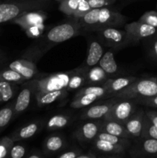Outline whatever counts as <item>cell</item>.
Masks as SVG:
<instances>
[{"label":"cell","mask_w":157,"mask_h":158,"mask_svg":"<svg viewBox=\"0 0 157 158\" xmlns=\"http://www.w3.org/2000/svg\"><path fill=\"white\" fill-rule=\"evenodd\" d=\"M76 158H97V157H95V154H92V153H87V154H81Z\"/></svg>","instance_id":"obj_43"},{"label":"cell","mask_w":157,"mask_h":158,"mask_svg":"<svg viewBox=\"0 0 157 158\" xmlns=\"http://www.w3.org/2000/svg\"><path fill=\"white\" fill-rule=\"evenodd\" d=\"M124 29L128 32L132 40V44L137 43L140 40L150 38L157 33V28L151 26L140 21L126 23Z\"/></svg>","instance_id":"obj_10"},{"label":"cell","mask_w":157,"mask_h":158,"mask_svg":"<svg viewBox=\"0 0 157 158\" xmlns=\"http://www.w3.org/2000/svg\"><path fill=\"white\" fill-rule=\"evenodd\" d=\"M81 27L76 17H70L67 21L54 26L49 29L43 38L45 53L55 45L77 36L81 34Z\"/></svg>","instance_id":"obj_3"},{"label":"cell","mask_w":157,"mask_h":158,"mask_svg":"<svg viewBox=\"0 0 157 158\" xmlns=\"http://www.w3.org/2000/svg\"><path fill=\"white\" fill-rule=\"evenodd\" d=\"M109 77L99 65L92 66L88 70L86 86H102Z\"/></svg>","instance_id":"obj_21"},{"label":"cell","mask_w":157,"mask_h":158,"mask_svg":"<svg viewBox=\"0 0 157 158\" xmlns=\"http://www.w3.org/2000/svg\"><path fill=\"white\" fill-rule=\"evenodd\" d=\"M82 154V151L78 149L71 150V151H66L59 156L58 158H76L78 155Z\"/></svg>","instance_id":"obj_40"},{"label":"cell","mask_w":157,"mask_h":158,"mask_svg":"<svg viewBox=\"0 0 157 158\" xmlns=\"http://www.w3.org/2000/svg\"><path fill=\"white\" fill-rule=\"evenodd\" d=\"M0 102H1V100H0Z\"/></svg>","instance_id":"obj_49"},{"label":"cell","mask_w":157,"mask_h":158,"mask_svg":"<svg viewBox=\"0 0 157 158\" xmlns=\"http://www.w3.org/2000/svg\"><path fill=\"white\" fill-rule=\"evenodd\" d=\"M107 158H117V157H107Z\"/></svg>","instance_id":"obj_47"},{"label":"cell","mask_w":157,"mask_h":158,"mask_svg":"<svg viewBox=\"0 0 157 158\" xmlns=\"http://www.w3.org/2000/svg\"><path fill=\"white\" fill-rule=\"evenodd\" d=\"M103 119L89 120L82 123L74 133V136L78 140L82 142L93 141L100 131Z\"/></svg>","instance_id":"obj_12"},{"label":"cell","mask_w":157,"mask_h":158,"mask_svg":"<svg viewBox=\"0 0 157 158\" xmlns=\"http://www.w3.org/2000/svg\"><path fill=\"white\" fill-rule=\"evenodd\" d=\"M70 117L67 114H55L48 119L46 123V127L48 131L63 129L70 123Z\"/></svg>","instance_id":"obj_26"},{"label":"cell","mask_w":157,"mask_h":158,"mask_svg":"<svg viewBox=\"0 0 157 158\" xmlns=\"http://www.w3.org/2000/svg\"><path fill=\"white\" fill-rule=\"evenodd\" d=\"M85 94H95L99 96L103 99H106V89L103 85L102 86H86L81 89H78L75 94V97H79V96L85 95Z\"/></svg>","instance_id":"obj_29"},{"label":"cell","mask_w":157,"mask_h":158,"mask_svg":"<svg viewBox=\"0 0 157 158\" xmlns=\"http://www.w3.org/2000/svg\"><path fill=\"white\" fill-rule=\"evenodd\" d=\"M155 95H157V83L155 78H138L123 90L113 94L112 97L119 100H127L152 97Z\"/></svg>","instance_id":"obj_5"},{"label":"cell","mask_w":157,"mask_h":158,"mask_svg":"<svg viewBox=\"0 0 157 158\" xmlns=\"http://www.w3.org/2000/svg\"><path fill=\"white\" fill-rule=\"evenodd\" d=\"M87 72L88 69L83 67V66H81L80 67H77L75 73L70 78L66 90L68 92H72V91L78 90V89L86 86Z\"/></svg>","instance_id":"obj_23"},{"label":"cell","mask_w":157,"mask_h":158,"mask_svg":"<svg viewBox=\"0 0 157 158\" xmlns=\"http://www.w3.org/2000/svg\"><path fill=\"white\" fill-rule=\"evenodd\" d=\"M52 0H6L0 3V23L11 22L26 12L45 10Z\"/></svg>","instance_id":"obj_2"},{"label":"cell","mask_w":157,"mask_h":158,"mask_svg":"<svg viewBox=\"0 0 157 158\" xmlns=\"http://www.w3.org/2000/svg\"><path fill=\"white\" fill-rule=\"evenodd\" d=\"M40 126L41 124L38 121H33L26 123V125L21 127L19 129L16 130L15 132L12 133V135L10 136L11 139L14 142H16L31 138L37 134L38 130L40 129Z\"/></svg>","instance_id":"obj_19"},{"label":"cell","mask_w":157,"mask_h":158,"mask_svg":"<svg viewBox=\"0 0 157 158\" xmlns=\"http://www.w3.org/2000/svg\"><path fill=\"white\" fill-rule=\"evenodd\" d=\"M100 43L113 49H121L131 44L132 40L125 29L117 27H107L97 32Z\"/></svg>","instance_id":"obj_7"},{"label":"cell","mask_w":157,"mask_h":158,"mask_svg":"<svg viewBox=\"0 0 157 158\" xmlns=\"http://www.w3.org/2000/svg\"><path fill=\"white\" fill-rule=\"evenodd\" d=\"M58 9L69 17L76 18L83 16L91 10L87 0H63L59 3Z\"/></svg>","instance_id":"obj_13"},{"label":"cell","mask_w":157,"mask_h":158,"mask_svg":"<svg viewBox=\"0 0 157 158\" xmlns=\"http://www.w3.org/2000/svg\"><path fill=\"white\" fill-rule=\"evenodd\" d=\"M48 15L45 10H32L22 14L11 23L22 28L26 35L32 39H38L45 31V21Z\"/></svg>","instance_id":"obj_4"},{"label":"cell","mask_w":157,"mask_h":158,"mask_svg":"<svg viewBox=\"0 0 157 158\" xmlns=\"http://www.w3.org/2000/svg\"><path fill=\"white\" fill-rule=\"evenodd\" d=\"M139 154L149 157H157V140L152 138H139L136 146Z\"/></svg>","instance_id":"obj_24"},{"label":"cell","mask_w":157,"mask_h":158,"mask_svg":"<svg viewBox=\"0 0 157 158\" xmlns=\"http://www.w3.org/2000/svg\"><path fill=\"white\" fill-rule=\"evenodd\" d=\"M145 114L149 119L152 124L157 127V112L154 110L145 111Z\"/></svg>","instance_id":"obj_42"},{"label":"cell","mask_w":157,"mask_h":158,"mask_svg":"<svg viewBox=\"0 0 157 158\" xmlns=\"http://www.w3.org/2000/svg\"><path fill=\"white\" fill-rule=\"evenodd\" d=\"M35 79L28 80V82L22 85L21 91L18 94L16 100L13 104V117H16L17 116L27 110L31 103L32 96H35Z\"/></svg>","instance_id":"obj_9"},{"label":"cell","mask_w":157,"mask_h":158,"mask_svg":"<svg viewBox=\"0 0 157 158\" xmlns=\"http://www.w3.org/2000/svg\"><path fill=\"white\" fill-rule=\"evenodd\" d=\"M98 65L106 72L109 78L118 72V66L114 58V54L111 51H108L103 54Z\"/></svg>","instance_id":"obj_25"},{"label":"cell","mask_w":157,"mask_h":158,"mask_svg":"<svg viewBox=\"0 0 157 158\" xmlns=\"http://www.w3.org/2000/svg\"><path fill=\"white\" fill-rule=\"evenodd\" d=\"M15 83L6 81H0V100L7 102L13 97L16 87Z\"/></svg>","instance_id":"obj_31"},{"label":"cell","mask_w":157,"mask_h":158,"mask_svg":"<svg viewBox=\"0 0 157 158\" xmlns=\"http://www.w3.org/2000/svg\"><path fill=\"white\" fill-rule=\"evenodd\" d=\"M137 79L138 77H133V76L108 79L106 83L103 84L106 89V94H107L106 99L111 98L113 94L123 90V89L129 86L131 83L135 81Z\"/></svg>","instance_id":"obj_15"},{"label":"cell","mask_w":157,"mask_h":158,"mask_svg":"<svg viewBox=\"0 0 157 158\" xmlns=\"http://www.w3.org/2000/svg\"><path fill=\"white\" fill-rule=\"evenodd\" d=\"M93 146L98 151L109 154H121L124 153L127 148L120 144H114L105 140L95 139L93 140Z\"/></svg>","instance_id":"obj_27"},{"label":"cell","mask_w":157,"mask_h":158,"mask_svg":"<svg viewBox=\"0 0 157 158\" xmlns=\"http://www.w3.org/2000/svg\"><path fill=\"white\" fill-rule=\"evenodd\" d=\"M149 51H150V55L154 59L157 60V36L152 39V42L149 45Z\"/></svg>","instance_id":"obj_41"},{"label":"cell","mask_w":157,"mask_h":158,"mask_svg":"<svg viewBox=\"0 0 157 158\" xmlns=\"http://www.w3.org/2000/svg\"><path fill=\"white\" fill-rule=\"evenodd\" d=\"M103 99L95 94H85L79 97H74V99L70 103V107L72 109H82L93 104L95 101Z\"/></svg>","instance_id":"obj_28"},{"label":"cell","mask_w":157,"mask_h":158,"mask_svg":"<svg viewBox=\"0 0 157 158\" xmlns=\"http://www.w3.org/2000/svg\"><path fill=\"white\" fill-rule=\"evenodd\" d=\"M138 103L133 99H119L103 120H112L124 125L137 110Z\"/></svg>","instance_id":"obj_8"},{"label":"cell","mask_w":157,"mask_h":158,"mask_svg":"<svg viewBox=\"0 0 157 158\" xmlns=\"http://www.w3.org/2000/svg\"><path fill=\"white\" fill-rule=\"evenodd\" d=\"M154 78H155V81H156V83H157V77H154Z\"/></svg>","instance_id":"obj_46"},{"label":"cell","mask_w":157,"mask_h":158,"mask_svg":"<svg viewBox=\"0 0 157 158\" xmlns=\"http://www.w3.org/2000/svg\"><path fill=\"white\" fill-rule=\"evenodd\" d=\"M9 67L18 73L26 81L36 79L38 75L36 63L26 58L14 60L9 64Z\"/></svg>","instance_id":"obj_14"},{"label":"cell","mask_w":157,"mask_h":158,"mask_svg":"<svg viewBox=\"0 0 157 158\" xmlns=\"http://www.w3.org/2000/svg\"><path fill=\"white\" fill-rule=\"evenodd\" d=\"M99 132H105L122 138H132L130 134L126 131L124 125L112 120H103Z\"/></svg>","instance_id":"obj_20"},{"label":"cell","mask_w":157,"mask_h":158,"mask_svg":"<svg viewBox=\"0 0 157 158\" xmlns=\"http://www.w3.org/2000/svg\"><path fill=\"white\" fill-rule=\"evenodd\" d=\"M26 158H42V157L39 154H38V153H34V154H30L29 157H27Z\"/></svg>","instance_id":"obj_44"},{"label":"cell","mask_w":157,"mask_h":158,"mask_svg":"<svg viewBox=\"0 0 157 158\" xmlns=\"http://www.w3.org/2000/svg\"><path fill=\"white\" fill-rule=\"evenodd\" d=\"M0 81H6L12 83H23L26 81L18 73L9 68L0 71Z\"/></svg>","instance_id":"obj_30"},{"label":"cell","mask_w":157,"mask_h":158,"mask_svg":"<svg viewBox=\"0 0 157 158\" xmlns=\"http://www.w3.org/2000/svg\"><path fill=\"white\" fill-rule=\"evenodd\" d=\"M95 139L105 140V141L109 142V143H114V144L123 145V146L126 147V148H128L130 145V142H129V139L122 138V137H116V136L112 135V134H107V133L105 132L99 133Z\"/></svg>","instance_id":"obj_35"},{"label":"cell","mask_w":157,"mask_h":158,"mask_svg":"<svg viewBox=\"0 0 157 158\" xmlns=\"http://www.w3.org/2000/svg\"><path fill=\"white\" fill-rule=\"evenodd\" d=\"M68 93L69 92L66 89L49 92H38L35 94V97L38 107H43L66 98L68 96Z\"/></svg>","instance_id":"obj_17"},{"label":"cell","mask_w":157,"mask_h":158,"mask_svg":"<svg viewBox=\"0 0 157 158\" xmlns=\"http://www.w3.org/2000/svg\"><path fill=\"white\" fill-rule=\"evenodd\" d=\"M15 142L10 137H4L0 138V158H7L10 150Z\"/></svg>","instance_id":"obj_36"},{"label":"cell","mask_w":157,"mask_h":158,"mask_svg":"<svg viewBox=\"0 0 157 158\" xmlns=\"http://www.w3.org/2000/svg\"><path fill=\"white\" fill-rule=\"evenodd\" d=\"M13 116V104L8 105L0 110V133L10 123Z\"/></svg>","instance_id":"obj_34"},{"label":"cell","mask_w":157,"mask_h":158,"mask_svg":"<svg viewBox=\"0 0 157 158\" xmlns=\"http://www.w3.org/2000/svg\"><path fill=\"white\" fill-rule=\"evenodd\" d=\"M139 138H152L157 140V127L152 124L146 114L143 118V129Z\"/></svg>","instance_id":"obj_32"},{"label":"cell","mask_w":157,"mask_h":158,"mask_svg":"<svg viewBox=\"0 0 157 158\" xmlns=\"http://www.w3.org/2000/svg\"><path fill=\"white\" fill-rule=\"evenodd\" d=\"M139 21L157 28V12L148 11L139 19Z\"/></svg>","instance_id":"obj_37"},{"label":"cell","mask_w":157,"mask_h":158,"mask_svg":"<svg viewBox=\"0 0 157 158\" xmlns=\"http://www.w3.org/2000/svg\"><path fill=\"white\" fill-rule=\"evenodd\" d=\"M26 149L21 144H15L12 147L7 158H23L26 154Z\"/></svg>","instance_id":"obj_38"},{"label":"cell","mask_w":157,"mask_h":158,"mask_svg":"<svg viewBox=\"0 0 157 158\" xmlns=\"http://www.w3.org/2000/svg\"><path fill=\"white\" fill-rule=\"evenodd\" d=\"M75 70L76 68L72 70L58 72L46 76V77L35 79V94L38 92H49L66 89L70 78L75 73Z\"/></svg>","instance_id":"obj_6"},{"label":"cell","mask_w":157,"mask_h":158,"mask_svg":"<svg viewBox=\"0 0 157 158\" xmlns=\"http://www.w3.org/2000/svg\"><path fill=\"white\" fill-rule=\"evenodd\" d=\"M52 1H56V2H62L63 0H52Z\"/></svg>","instance_id":"obj_45"},{"label":"cell","mask_w":157,"mask_h":158,"mask_svg":"<svg viewBox=\"0 0 157 158\" xmlns=\"http://www.w3.org/2000/svg\"><path fill=\"white\" fill-rule=\"evenodd\" d=\"M144 116V110L137 109V110L132 114V117L124 124L126 131L132 138H139L141 136Z\"/></svg>","instance_id":"obj_16"},{"label":"cell","mask_w":157,"mask_h":158,"mask_svg":"<svg viewBox=\"0 0 157 158\" xmlns=\"http://www.w3.org/2000/svg\"><path fill=\"white\" fill-rule=\"evenodd\" d=\"M2 1H0V3H2Z\"/></svg>","instance_id":"obj_48"},{"label":"cell","mask_w":157,"mask_h":158,"mask_svg":"<svg viewBox=\"0 0 157 158\" xmlns=\"http://www.w3.org/2000/svg\"><path fill=\"white\" fill-rule=\"evenodd\" d=\"M87 1L89 7L91 8V9H92L104 7L115 9L114 6H117L118 4H121L122 2H129L135 1V0H87Z\"/></svg>","instance_id":"obj_33"},{"label":"cell","mask_w":157,"mask_h":158,"mask_svg":"<svg viewBox=\"0 0 157 158\" xmlns=\"http://www.w3.org/2000/svg\"><path fill=\"white\" fill-rule=\"evenodd\" d=\"M78 20L82 31L98 32L107 27H122L128 19L118 9L104 7L91 9Z\"/></svg>","instance_id":"obj_1"},{"label":"cell","mask_w":157,"mask_h":158,"mask_svg":"<svg viewBox=\"0 0 157 158\" xmlns=\"http://www.w3.org/2000/svg\"><path fill=\"white\" fill-rule=\"evenodd\" d=\"M103 48L99 41H91L89 44L87 52V57L84 64L82 65L84 68L89 70L91 67L99 64V62L103 56Z\"/></svg>","instance_id":"obj_18"},{"label":"cell","mask_w":157,"mask_h":158,"mask_svg":"<svg viewBox=\"0 0 157 158\" xmlns=\"http://www.w3.org/2000/svg\"><path fill=\"white\" fill-rule=\"evenodd\" d=\"M66 145L64 137L58 134L48 137L43 143V151L46 154H53L61 151Z\"/></svg>","instance_id":"obj_22"},{"label":"cell","mask_w":157,"mask_h":158,"mask_svg":"<svg viewBox=\"0 0 157 158\" xmlns=\"http://www.w3.org/2000/svg\"><path fill=\"white\" fill-rule=\"evenodd\" d=\"M138 104L144 105L146 106L157 108V95L152 96V97H141V98L133 99Z\"/></svg>","instance_id":"obj_39"},{"label":"cell","mask_w":157,"mask_h":158,"mask_svg":"<svg viewBox=\"0 0 157 158\" xmlns=\"http://www.w3.org/2000/svg\"><path fill=\"white\" fill-rule=\"evenodd\" d=\"M119 99L115 97L106 99V100L99 103V104L90 105L85 108L82 112L80 118L82 120H99L103 119L105 116L108 114L112 105L118 100Z\"/></svg>","instance_id":"obj_11"}]
</instances>
